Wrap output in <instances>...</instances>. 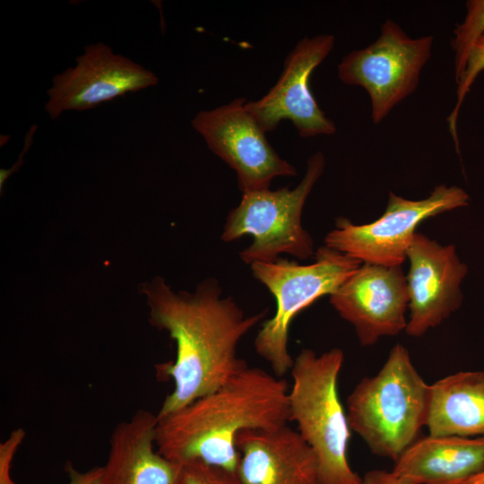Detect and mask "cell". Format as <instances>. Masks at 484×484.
I'll use <instances>...</instances> for the list:
<instances>
[{
	"mask_svg": "<svg viewBox=\"0 0 484 484\" xmlns=\"http://www.w3.org/2000/svg\"><path fill=\"white\" fill-rule=\"evenodd\" d=\"M140 290L150 308V323L176 343L175 360L156 365L157 374L174 384L158 417L216 391L248 367L238 356V346L267 309L246 315L213 277L204 279L194 292H176L160 276L141 284Z\"/></svg>",
	"mask_w": 484,
	"mask_h": 484,
	"instance_id": "obj_1",
	"label": "cell"
},
{
	"mask_svg": "<svg viewBox=\"0 0 484 484\" xmlns=\"http://www.w3.org/2000/svg\"><path fill=\"white\" fill-rule=\"evenodd\" d=\"M330 304L350 323L361 346L405 331L409 294L402 265L362 264L333 293Z\"/></svg>",
	"mask_w": 484,
	"mask_h": 484,
	"instance_id": "obj_12",
	"label": "cell"
},
{
	"mask_svg": "<svg viewBox=\"0 0 484 484\" xmlns=\"http://www.w3.org/2000/svg\"><path fill=\"white\" fill-rule=\"evenodd\" d=\"M409 310L405 333L421 337L441 324L462 302L461 285L468 266L454 245L442 246L417 232L407 252Z\"/></svg>",
	"mask_w": 484,
	"mask_h": 484,
	"instance_id": "obj_13",
	"label": "cell"
},
{
	"mask_svg": "<svg viewBox=\"0 0 484 484\" xmlns=\"http://www.w3.org/2000/svg\"><path fill=\"white\" fill-rule=\"evenodd\" d=\"M246 99L198 112L192 127L208 148L237 174L242 194L269 189L277 177H295V167L281 159L265 132L246 108Z\"/></svg>",
	"mask_w": 484,
	"mask_h": 484,
	"instance_id": "obj_9",
	"label": "cell"
},
{
	"mask_svg": "<svg viewBox=\"0 0 484 484\" xmlns=\"http://www.w3.org/2000/svg\"><path fill=\"white\" fill-rule=\"evenodd\" d=\"M25 436L24 429L15 428L0 444V484H15L11 477L12 462Z\"/></svg>",
	"mask_w": 484,
	"mask_h": 484,
	"instance_id": "obj_21",
	"label": "cell"
},
{
	"mask_svg": "<svg viewBox=\"0 0 484 484\" xmlns=\"http://www.w3.org/2000/svg\"><path fill=\"white\" fill-rule=\"evenodd\" d=\"M430 385L409 350L395 344L380 370L362 378L347 398V418L371 453L396 462L426 427Z\"/></svg>",
	"mask_w": 484,
	"mask_h": 484,
	"instance_id": "obj_3",
	"label": "cell"
},
{
	"mask_svg": "<svg viewBox=\"0 0 484 484\" xmlns=\"http://www.w3.org/2000/svg\"><path fill=\"white\" fill-rule=\"evenodd\" d=\"M359 484H407L396 476L393 471L374 469L367 471Z\"/></svg>",
	"mask_w": 484,
	"mask_h": 484,
	"instance_id": "obj_23",
	"label": "cell"
},
{
	"mask_svg": "<svg viewBox=\"0 0 484 484\" xmlns=\"http://www.w3.org/2000/svg\"><path fill=\"white\" fill-rule=\"evenodd\" d=\"M324 156L321 151L307 160L299 184L290 189H264L242 194L239 203L229 211L220 236L226 243L250 235L251 244L239 253L246 264L272 263L281 255L307 260L315 255L314 241L301 223L305 203L324 173Z\"/></svg>",
	"mask_w": 484,
	"mask_h": 484,
	"instance_id": "obj_6",
	"label": "cell"
},
{
	"mask_svg": "<svg viewBox=\"0 0 484 484\" xmlns=\"http://www.w3.org/2000/svg\"><path fill=\"white\" fill-rule=\"evenodd\" d=\"M484 34V0H469L466 2V15L454 30L451 41L454 52V73L458 82L462 76L470 53Z\"/></svg>",
	"mask_w": 484,
	"mask_h": 484,
	"instance_id": "obj_18",
	"label": "cell"
},
{
	"mask_svg": "<svg viewBox=\"0 0 484 484\" xmlns=\"http://www.w3.org/2000/svg\"><path fill=\"white\" fill-rule=\"evenodd\" d=\"M289 421L287 381L246 367L216 391L158 417L156 447L174 462L202 461L237 472L238 433L276 429Z\"/></svg>",
	"mask_w": 484,
	"mask_h": 484,
	"instance_id": "obj_2",
	"label": "cell"
},
{
	"mask_svg": "<svg viewBox=\"0 0 484 484\" xmlns=\"http://www.w3.org/2000/svg\"><path fill=\"white\" fill-rule=\"evenodd\" d=\"M158 77L128 57L115 54L102 42L85 46L76 65L52 79L45 110L55 120L68 110L83 111L154 86Z\"/></svg>",
	"mask_w": 484,
	"mask_h": 484,
	"instance_id": "obj_11",
	"label": "cell"
},
{
	"mask_svg": "<svg viewBox=\"0 0 484 484\" xmlns=\"http://www.w3.org/2000/svg\"><path fill=\"white\" fill-rule=\"evenodd\" d=\"M433 40L431 35L412 39L388 19L373 43L343 56L338 76L343 83L367 91L375 125L416 91L420 72L431 56Z\"/></svg>",
	"mask_w": 484,
	"mask_h": 484,
	"instance_id": "obj_8",
	"label": "cell"
},
{
	"mask_svg": "<svg viewBox=\"0 0 484 484\" xmlns=\"http://www.w3.org/2000/svg\"><path fill=\"white\" fill-rule=\"evenodd\" d=\"M185 484H243L237 472L193 461L185 463Z\"/></svg>",
	"mask_w": 484,
	"mask_h": 484,
	"instance_id": "obj_20",
	"label": "cell"
},
{
	"mask_svg": "<svg viewBox=\"0 0 484 484\" xmlns=\"http://www.w3.org/2000/svg\"><path fill=\"white\" fill-rule=\"evenodd\" d=\"M484 70V34L481 35L474 44L468 57L464 71L456 82L457 83V101L447 118L449 130L454 137L456 149L459 150L458 135L456 133V124L461 106L465 96L471 90L478 75Z\"/></svg>",
	"mask_w": 484,
	"mask_h": 484,
	"instance_id": "obj_19",
	"label": "cell"
},
{
	"mask_svg": "<svg viewBox=\"0 0 484 484\" xmlns=\"http://www.w3.org/2000/svg\"><path fill=\"white\" fill-rule=\"evenodd\" d=\"M426 428L434 436H484V371H460L430 385Z\"/></svg>",
	"mask_w": 484,
	"mask_h": 484,
	"instance_id": "obj_17",
	"label": "cell"
},
{
	"mask_svg": "<svg viewBox=\"0 0 484 484\" xmlns=\"http://www.w3.org/2000/svg\"><path fill=\"white\" fill-rule=\"evenodd\" d=\"M471 197L462 187L439 184L420 200H410L390 192L386 208L376 220L356 225L340 218L324 237V246L351 256L362 264L402 265L425 220L469 205Z\"/></svg>",
	"mask_w": 484,
	"mask_h": 484,
	"instance_id": "obj_7",
	"label": "cell"
},
{
	"mask_svg": "<svg viewBox=\"0 0 484 484\" xmlns=\"http://www.w3.org/2000/svg\"><path fill=\"white\" fill-rule=\"evenodd\" d=\"M459 484H484V471L478 473Z\"/></svg>",
	"mask_w": 484,
	"mask_h": 484,
	"instance_id": "obj_24",
	"label": "cell"
},
{
	"mask_svg": "<svg viewBox=\"0 0 484 484\" xmlns=\"http://www.w3.org/2000/svg\"><path fill=\"white\" fill-rule=\"evenodd\" d=\"M393 471L407 484H459L484 471V436L418 438Z\"/></svg>",
	"mask_w": 484,
	"mask_h": 484,
	"instance_id": "obj_16",
	"label": "cell"
},
{
	"mask_svg": "<svg viewBox=\"0 0 484 484\" xmlns=\"http://www.w3.org/2000/svg\"><path fill=\"white\" fill-rule=\"evenodd\" d=\"M237 474L243 484H321L316 455L288 425L238 434Z\"/></svg>",
	"mask_w": 484,
	"mask_h": 484,
	"instance_id": "obj_14",
	"label": "cell"
},
{
	"mask_svg": "<svg viewBox=\"0 0 484 484\" xmlns=\"http://www.w3.org/2000/svg\"><path fill=\"white\" fill-rule=\"evenodd\" d=\"M334 42L332 34L299 40L285 58L276 83L259 99L246 102L247 111L265 133L287 119L305 138L335 134L334 123L318 107L309 88L312 72L330 54Z\"/></svg>",
	"mask_w": 484,
	"mask_h": 484,
	"instance_id": "obj_10",
	"label": "cell"
},
{
	"mask_svg": "<svg viewBox=\"0 0 484 484\" xmlns=\"http://www.w3.org/2000/svg\"><path fill=\"white\" fill-rule=\"evenodd\" d=\"M66 471L69 476L67 484H102V466L79 471L71 465H67Z\"/></svg>",
	"mask_w": 484,
	"mask_h": 484,
	"instance_id": "obj_22",
	"label": "cell"
},
{
	"mask_svg": "<svg viewBox=\"0 0 484 484\" xmlns=\"http://www.w3.org/2000/svg\"><path fill=\"white\" fill-rule=\"evenodd\" d=\"M361 264L326 246L316 249L314 262L309 264L282 257L272 263L251 264L254 278L267 288L276 301L275 314L263 323L254 341L256 353L276 376L282 377L294 363L288 343L295 316L316 299L333 293Z\"/></svg>",
	"mask_w": 484,
	"mask_h": 484,
	"instance_id": "obj_5",
	"label": "cell"
},
{
	"mask_svg": "<svg viewBox=\"0 0 484 484\" xmlns=\"http://www.w3.org/2000/svg\"><path fill=\"white\" fill-rule=\"evenodd\" d=\"M344 353L333 348L320 355L303 349L290 369V421L315 452L321 484H359L361 476L348 461L351 436L338 392Z\"/></svg>",
	"mask_w": 484,
	"mask_h": 484,
	"instance_id": "obj_4",
	"label": "cell"
},
{
	"mask_svg": "<svg viewBox=\"0 0 484 484\" xmlns=\"http://www.w3.org/2000/svg\"><path fill=\"white\" fill-rule=\"evenodd\" d=\"M157 414L139 409L114 428L102 484H185V464L156 447Z\"/></svg>",
	"mask_w": 484,
	"mask_h": 484,
	"instance_id": "obj_15",
	"label": "cell"
}]
</instances>
